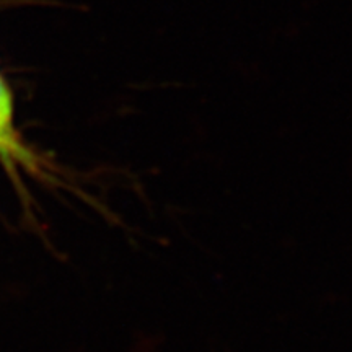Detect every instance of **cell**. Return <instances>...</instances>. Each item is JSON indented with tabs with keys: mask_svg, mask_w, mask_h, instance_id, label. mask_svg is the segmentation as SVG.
Listing matches in <instances>:
<instances>
[{
	"mask_svg": "<svg viewBox=\"0 0 352 352\" xmlns=\"http://www.w3.org/2000/svg\"><path fill=\"white\" fill-rule=\"evenodd\" d=\"M0 158L6 164L34 166V157L21 144L13 122V96L0 76Z\"/></svg>",
	"mask_w": 352,
	"mask_h": 352,
	"instance_id": "cell-1",
	"label": "cell"
}]
</instances>
